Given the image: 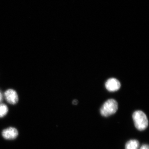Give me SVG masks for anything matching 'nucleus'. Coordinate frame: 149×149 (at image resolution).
<instances>
[{
	"label": "nucleus",
	"instance_id": "7",
	"mask_svg": "<svg viewBox=\"0 0 149 149\" xmlns=\"http://www.w3.org/2000/svg\"><path fill=\"white\" fill-rule=\"evenodd\" d=\"M8 108L4 104H0V118L6 116L8 112Z\"/></svg>",
	"mask_w": 149,
	"mask_h": 149
},
{
	"label": "nucleus",
	"instance_id": "4",
	"mask_svg": "<svg viewBox=\"0 0 149 149\" xmlns=\"http://www.w3.org/2000/svg\"><path fill=\"white\" fill-rule=\"evenodd\" d=\"M4 95L6 100L9 104H15L18 102V95L14 90L12 89L8 90L5 93Z\"/></svg>",
	"mask_w": 149,
	"mask_h": 149
},
{
	"label": "nucleus",
	"instance_id": "2",
	"mask_svg": "<svg viewBox=\"0 0 149 149\" xmlns=\"http://www.w3.org/2000/svg\"><path fill=\"white\" fill-rule=\"evenodd\" d=\"M118 109V104L114 99H109L102 106L100 109V113L102 116L108 117L114 114Z\"/></svg>",
	"mask_w": 149,
	"mask_h": 149
},
{
	"label": "nucleus",
	"instance_id": "8",
	"mask_svg": "<svg viewBox=\"0 0 149 149\" xmlns=\"http://www.w3.org/2000/svg\"><path fill=\"white\" fill-rule=\"evenodd\" d=\"M140 149H149V145L147 144H144L141 146Z\"/></svg>",
	"mask_w": 149,
	"mask_h": 149
},
{
	"label": "nucleus",
	"instance_id": "1",
	"mask_svg": "<svg viewBox=\"0 0 149 149\" xmlns=\"http://www.w3.org/2000/svg\"><path fill=\"white\" fill-rule=\"evenodd\" d=\"M133 118L135 127L138 130L142 131L146 129L148 125L147 116L141 111H136L133 114Z\"/></svg>",
	"mask_w": 149,
	"mask_h": 149
},
{
	"label": "nucleus",
	"instance_id": "10",
	"mask_svg": "<svg viewBox=\"0 0 149 149\" xmlns=\"http://www.w3.org/2000/svg\"><path fill=\"white\" fill-rule=\"evenodd\" d=\"M3 99V95L1 93V91H0V102Z\"/></svg>",
	"mask_w": 149,
	"mask_h": 149
},
{
	"label": "nucleus",
	"instance_id": "5",
	"mask_svg": "<svg viewBox=\"0 0 149 149\" xmlns=\"http://www.w3.org/2000/svg\"><path fill=\"white\" fill-rule=\"evenodd\" d=\"M18 133L16 128L10 127L3 131L2 136L4 139L7 140L15 139L18 136Z\"/></svg>",
	"mask_w": 149,
	"mask_h": 149
},
{
	"label": "nucleus",
	"instance_id": "3",
	"mask_svg": "<svg viewBox=\"0 0 149 149\" xmlns=\"http://www.w3.org/2000/svg\"><path fill=\"white\" fill-rule=\"evenodd\" d=\"M120 86V82L115 78H110L105 83L106 88L109 92H113L118 91Z\"/></svg>",
	"mask_w": 149,
	"mask_h": 149
},
{
	"label": "nucleus",
	"instance_id": "6",
	"mask_svg": "<svg viewBox=\"0 0 149 149\" xmlns=\"http://www.w3.org/2000/svg\"><path fill=\"white\" fill-rule=\"evenodd\" d=\"M140 143L136 140H131L127 142L125 146V149H139Z\"/></svg>",
	"mask_w": 149,
	"mask_h": 149
},
{
	"label": "nucleus",
	"instance_id": "9",
	"mask_svg": "<svg viewBox=\"0 0 149 149\" xmlns=\"http://www.w3.org/2000/svg\"><path fill=\"white\" fill-rule=\"evenodd\" d=\"M77 103H78V101H77V100H74L72 101V104H73L74 105L77 104Z\"/></svg>",
	"mask_w": 149,
	"mask_h": 149
}]
</instances>
